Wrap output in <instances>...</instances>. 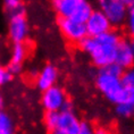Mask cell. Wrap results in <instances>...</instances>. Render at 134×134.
<instances>
[{
    "label": "cell",
    "instance_id": "1",
    "mask_svg": "<svg viewBox=\"0 0 134 134\" xmlns=\"http://www.w3.org/2000/svg\"><path fill=\"white\" fill-rule=\"evenodd\" d=\"M119 42L120 36L110 30L97 36H86L80 42V47L97 67L102 68L115 63L116 49Z\"/></svg>",
    "mask_w": 134,
    "mask_h": 134
},
{
    "label": "cell",
    "instance_id": "2",
    "mask_svg": "<svg viewBox=\"0 0 134 134\" xmlns=\"http://www.w3.org/2000/svg\"><path fill=\"white\" fill-rule=\"evenodd\" d=\"M122 73L123 69L116 63H113L108 66L100 68L96 77V84L98 90L102 93L105 98L113 103L118 101L125 86L122 81Z\"/></svg>",
    "mask_w": 134,
    "mask_h": 134
},
{
    "label": "cell",
    "instance_id": "3",
    "mask_svg": "<svg viewBox=\"0 0 134 134\" xmlns=\"http://www.w3.org/2000/svg\"><path fill=\"white\" fill-rule=\"evenodd\" d=\"M46 129L55 134H80L81 120L72 110V107L60 111H47L43 118Z\"/></svg>",
    "mask_w": 134,
    "mask_h": 134
},
{
    "label": "cell",
    "instance_id": "4",
    "mask_svg": "<svg viewBox=\"0 0 134 134\" xmlns=\"http://www.w3.org/2000/svg\"><path fill=\"white\" fill-rule=\"evenodd\" d=\"M52 8L59 17H69L85 22L93 10L89 0H51Z\"/></svg>",
    "mask_w": 134,
    "mask_h": 134
},
{
    "label": "cell",
    "instance_id": "5",
    "mask_svg": "<svg viewBox=\"0 0 134 134\" xmlns=\"http://www.w3.org/2000/svg\"><path fill=\"white\" fill-rule=\"evenodd\" d=\"M41 103L46 111H60L65 108L72 107L67 99L66 92L57 85L43 90L41 96Z\"/></svg>",
    "mask_w": 134,
    "mask_h": 134
},
{
    "label": "cell",
    "instance_id": "6",
    "mask_svg": "<svg viewBox=\"0 0 134 134\" xmlns=\"http://www.w3.org/2000/svg\"><path fill=\"white\" fill-rule=\"evenodd\" d=\"M58 27L64 38L73 43H80L88 36L85 23L69 17H59Z\"/></svg>",
    "mask_w": 134,
    "mask_h": 134
},
{
    "label": "cell",
    "instance_id": "7",
    "mask_svg": "<svg viewBox=\"0 0 134 134\" xmlns=\"http://www.w3.org/2000/svg\"><path fill=\"white\" fill-rule=\"evenodd\" d=\"M30 35V24L24 12L9 15L8 38L14 43L25 42Z\"/></svg>",
    "mask_w": 134,
    "mask_h": 134
},
{
    "label": "cell",
    "instance_id": "8",
    "mask_svg": "<svg viewBox=\"0 0 134 134\" xmlns=\"http://www.w3.org/2000/svg\"><path fill=\"white\" fill-rule=\"evenodd\" d=\"M97 2L113 25H120L126 21L127 7L122 0H97Z\"/></svg>",
    "mask_w": 134,
    "mask_h": 134
},
{
    "label": "cell",
    "instance_id": "9",
    "mask_svg": "<svg viewBox=\"0 0 134 134\" xmlns=\"http://www.w3.org/2000/svg\"><path fill=\"white\" fill-rule=\"evenodd\" d=\"M84 23L86 32H88V36H97L103 34V33L110 31L113 26L108 17L100 9L92 10Z\"/></svg>",
    "mask_w": 134,
    "mask_h": 134
},
{
    "label": "cell",
    "instance_id": "10",
    "mask_svg": "<svg viewBox=\"0 0 134 134\" xmlns=\"http://www.w3.org/2000/svg\"><path fill=\"white\" fill-rule=\"evenodd\" d=\"M116 113L119 117L129 118L134 115V88L124 86L118 101L116 103Z\"/></svg>",
    "mask_w": 134,
    "mask_h": 134
},
{
    "label": "cell",
    "instance_id": "11",
    "mask_svg": "<svg viewBox=\"0 0 134 134\" xmlns=\"http://www.w3.org/2000/svg\"><path fill=\"white\" fill-rule=\"evenodd\" d=\"M27 47L25 46L24 42L14 43L10 50V58H9V63L7 66V68L13 75L18 74L21 72L23 64H24L25 59L27 58Z\"/></svg>",
    "mask_w": 134,
    "mask_h": 134
},
{
    "label": "cell",
    "instance_id": "12",
    "mask_svg": "<svg viewBox=\"0 0 134 134\" xmlns=\"http://www.w3.org/2000/svg\"><path fill=\"white\" fill-rule=\"evenodd\" d=\"M58 81V71L51 64L44 65L40 69V72L36 74L35 77V85L39 90H47L51 86L56 85Z\"/></svg>",
    "mask_w": 134,
    "mask_h": 134
},
{
    "label": "cell",
    "instance_id": "13",
    "mask_svg": "<svg viewBox=\"0 0 134 134\" xmlns=\"http://www.w3.org/2000/svg\"><path fill=\"white\" fill-rule=\"evenodd\" d=\"M115 63L123 71L134 65V52H133L132 42L120 40V42L118 43L116 49Z\"/></svg>",
    "mask_w": 134,
    "mask_h": 134
},
{
    "label": "cell",
    "instance_id": "14",
    "mask_svg": "<svg viewBox=\"0 0 134 134\" xmlns=\"http://www.w3.org/2000/svg\"><path fill=\"white\" fill-rule=\"evenodd\" d=\"M15 131V125L12 117L0 109V134H12Z\"/></svg>",
    "mask_w": 134,
    "mask_h": 134
},
{
    "label": "cell",
    "instance_id": "15",
    "mask_svg": "<svg viewBox=\"0 0 134 134\" xmlns=\"http://www.w3.org/2000/svg\"><path fill=\"white\" fill-rule=\"evenodd\" d=\"M5 10L9 15L16 14V13L24 12V6H23V0H2Z\"/></svg>",
    "mask_w": 134,
    "mask_h": 134
},
{
    "label": "cell",
    "instance_id": "16",
    "mask_svg": "<svg viewBox=\"0 0 134 134\" xmlns=\"http://www.w3.org/2000/svg\"><path fill=\"white\" fill-rule=\"evenodd\" d=\"M122 81H123V84L125 86L134 88V65L123 71Z\"/></svg>",
    "mask_w": 134,
    "mask_h": 134
},
{
    "label": "cell",
    "instance_id": "17",
    "mask_svg": "<svg viewBox=\"0 0 134 134\" xmlns=\"http://www.w3.org/2000/svg\"><path fill=\"white\" fill-rule=\"evenodd\" d=\"M126 21H127V27L131 36L134 39V4L131 5L127 8V15H126Z\"/></svg>",
    "mask_w": 134,
    "mask_h": 134
},
{
    "label": "cell",
    "instance_id": "18",
    "mask_svg": "<svg viewBox=\"0 0 134 134\" xmlns=\"http://www.w3.org/2000/svg\"><path fill=\"white\" fill-rule=\"evenodd\" d=\"M12 76L13 74L9 72V69L7 67L2 66L1 63H0V86H4L5 84H7L12 80Z\"/></svg>",
    "mask_w": 134,
    "mask_h": 134
},
{
    "label": "cell",
    "instance_id": "19",
    "mask_svg": "<svg viewBox=\"0 0 134 134\" xmlns=\"http://www.w3.org/2000/svg\"><path fill=\"white\" fill-rule=\"evenodd\" d=\"M94 131H93V127L90 123L88 122H81L80 123V134H92Z\"/></svg>",
    "mask_w": 134,
    "mask_h": 134
},
{
    "label": "cell",
    "instance_id": "20",
    "mask_svg": "<svg viewBox=\"0 0 134 134\" xmlns=\"http://www.w3.org/2000/svg\"><path fill=\"white\" fill-rule=\"evenodd\" d=\"M122 1L124 2V5H125L127 8H129L131 5H133V4H134V0H122Z\"/></svg>",
    "mask_w": 134,
    "mask_h": 134
},
{
    "label": "cell",
    "instance_id": "21",
    "mask_svg": "<svg viewBox=\"0 0 134 134\" xmlns=\"http://www.w3.org/2000/svg\"><path fill=\"white\" fill-rule=\"evenodd\" d=\"M4 103H5L4 96H2V93L0 92V109H2V107H4Z\"/></svg>",
    "mask_w": 134,
    "mask_h": 134
},
{
    "label": "cell",
    "instance_id": "22",
    "mask_svg": "<svg viewBox=\"0 0 134 134\" xmlns=\"http://www.w3.org/2000/svg\"><path fill=\"white\" fill-rule=\"evenodd\" d=\"M132 47H133V52H134V41L132 42Z\"/></svg>",
    "mask_w": 134,
    "mask_h": 134
}]
</instances>
